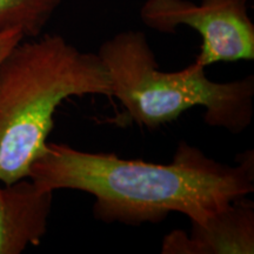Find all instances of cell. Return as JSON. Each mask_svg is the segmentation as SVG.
<instances>
[{
    "instance_id": "6da1fadb",
    "label": "cell",
    "mask_w": 254,
    "mask_h": 254,
    "mask_svg": "<svg viewBox=\"0 0 254 254\" xmlns=\"http://www.w3.org/2000/svg\"><path fill=\"white\" fill-rule=\"evenodd\" d=\"M234 166L182 141L170 164L125 160L49 142L30 167L38 190H75L94 196L93 215L105 224H158L172 212L201 222L254 190V155L246 151Z\"/></svg>"
},
{
    "instance_id": "7a4b0ae2",
    "label": "cell",
    "mask_w": 254,
    "mask_h": 254,
    "mask_svg": "<svg viewBox=\"0 0 254 254\" xmlns=\"http://www.w3.org/2000/svg\"><path fill=\"white\" fill-rule=\"evenodd\" d=\"M23 39L0 62V183L28 178L55 126L63 101L82 95L112 98L97 53L82 52L59 34Z\"/></svg>"
},
{
    "instance_id": "3957f363",
    "label": "cell",
    "mask_w": 254,
    "mask_h": 254,
    "mask_svg": "<svg viewBox=\"0 0 254 254\" xmlns=\"http://www.w3.org/2000/svg\"><path fill=\"white\" fill-rule=\"evenodd\" d=\"M97 55L109 72L112 98L139 126L159 128L196 106L205 109L207 125L232 134L244 132L252 123V74L215 82L195 62L180 71L164 72L141 31L119 32L101 44Z\"/></svg>"
},
{
    "instance_id": "277c9868",
    "label": "cell",
    "mask_w": 254,
    "mask_h": 254,
    "mask_svg": "<svg viewBox=\"0 0 254 254\" xmlns=\"http://www.w3.org/2000/svg\"><path fill=\"white\" fill-rule=\"evenodd\" d=\"M140 18L160 33H176L179 26L195 30L202 40L195 63L204 67L254 60V25L247 0H146Z\"/></svg>"
},
{
    "instance_id": "5b68a950",
    "label": "cell",
    "mask_w": 254,
    "mask_h": 254,
    "mask_svg": "<svg viewBox=\"0 0 254 254\" xmlns=\"http://www.w3.org/2000/svg\"><path fill=\"white\" fill-rule=\"evenodd\" d=\"M163 254H253L254 204L244 198L201 222L190 221V233L176 230L164 238Z\"/></svg>"
},
{
    "instance_id": "8992f818",
    "label": "cell",
    "mask_w": 254,
    "mask_h": 254,
    "mask_svg": "<svg viewBox=\"0 0 254 254\" xmlns=\"http://www.w3.org/2000/svg\"><path fill=\"white\" fill-rule=\"evenodd\" d=\"M52 201L53 192L38 190L28 178L0 185V254H19L39 245Z\"/></svg>"
},
{
    "instance_id": "52a82bcc",
    "label": "cell",
    "mask_w": 254,
    "mask_h": 254,
    "mask_svg": "<svg viewBox=\"0 0 254 254\" xmlns=\"http://www.w3.org/2000/svg\"><path fill=\"white\" fill-rule=\"evenodd\" d=\"M63 0H0V33L18 30L36 38L62 5Z\"/></svg>"
},
{
    "instance_id": "ba28073f",
    "label": "cell",
    "mask_w": 254,
    "mask_h": 254,
    "mask_svg": "<svg viewBox=\"0 0 254 254\" xmlns=\"http://www.w3.org/2000/svg\"><path fill=\"white\" fill-rule=\"evenodd\" d=\"M25 39L24 34L20 31L13 30L0 33V62L7 56V53L21 40Z\"/></svg>"
}]
</instances>
